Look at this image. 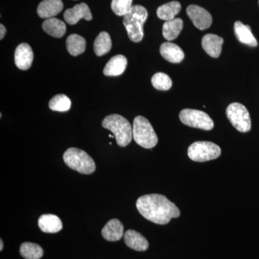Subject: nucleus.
<instances>
[{
    "label": "nucleus",
    "mask_w": 259,
    "mask_h": 259,
    "mask_svg": "<svg viewBox=\"0 0 259 259\" xmlns=\"http://www.w3.org/2000/svg\"><path fill=\"white\" fill-rule=\"evenodd\" d=\"M136 207L143 217L158 225H166L172 218L180 215L176 204L161 194L141 196L136 202Z\"/></svg>",
    "instance_id": "f257e3e1"
},
{
    "label": "nucleus",
    "mask_w": 259,
    "mask_h": 259,
    "mask_svg": "<svg viewBox=\"0 0 259 259\" xmlns=\"http://www.w3.org/2000/svg\"><path fill=\"white\" fill-rule=\"evenodd\" d=\"M148 18V12L141 5H134L124 16L123 25L130 40L139 42L144 37V25Z\"/></svg>",
    "instance_id": "f03ea898"
},
{
    "label": "nucleus",
    "mask_w": 259,
    "mask_h": 259,
    "mask_svg": "<svg viewBox=\"0 0 259 259\" xmlns=\"http://www.w3.org/2000/svg\"><path fill=\"white\" fill-rule=\"evenodd\" d=\"M102 127L111 131L115 136L117 144L125 147L131 144L133 138V127L125 117L117 114L107 116L102 122Z\"/></svg>",
    "instance_id": "7ed1b4c3"
},
{
    "label": "nucleus",
    "mask_w": 259,
    "mask_h": 259,
    "mask_svg": "<svg viewBox=\"0 0 259 259\" xmlns=\"http://www.w3.org/2000/svg\"><path fill=\"white\" fill-rule=\"evenodd\" d=\"M63 159L66 166L81 175H92L96 170L93 158L79 148H68L64 153Z\"/></svg>",
    "instance_id": "20e7f679"
},
{
    "label": "nucleus",
    "mask_w": 259,
    "mask_h": 259,
    "mask_svg": "<svg viewBox=\"0 0 259 259\" xmlns=\"http://www.w3.org/2000/svg\"><path fill=\"white\" fill-rule=\"evenodd\" d=\"M133 138L136 144L147 149L154 148L158 144L157 135L149 121L143 116H137L134 119Z\"/></svg>",
    "instance_id": "39448f33"
},
{
    "label": "nucleus",
    "mask_w": 259,
    "mask_h": 259,
    "mask_svg": "<svg viewBox=\"0 0 259 259\" xmlns=\"http://www.w3.org/2000/svg\"><path fill=\"white\" fill-rule=\"evenodd\" d=\"M187 153L192 161L204 162L219 157L221 154V149L214 143L209 141H197L189 147Z\"/></svg>",
    "instance_id": "423d86ee"
},
{
    "label": "nucleus",
    "mask_w": 259,
    "mask_h": 259,
    "mask_svg": "<svg viewBox=\"0 0 259 259\" xmlns=\"http://www.w3.org/2000/svg\"><path fill=\"white\" fill-rule=\"evenodd\" d=\"M226 115L233 127L241 133H247L251 128L250 114L244 105L234 102L226 109Z\"/></svg>",
    "instance_id": "0eeeda50"
},
{
    "label": "nucleus",
    "mask_w": 259,
    "mask_h": 259,
    "mask_svg": "<svg viewBox=\"0 0 259 259\" xmlns=\"http://www.w3.org/2000/svg\"><path fill=\"white\" fill-rule=\"evenodd\" d=\"M180 119L182 123L195 128L211 131L214 127L211 117L201 110L185 109L180 112Z\"/></svg>",
    "instance_id": "6e6552de"
},
{
    "label": "nucleus",
    "mask_w": 259,
    "mask_h": 259,
    "mask_svg": "<svg viewBox=\"0 0 259 259\" xmlns=\"http://www.w3.org/2000/svg\"><path fill=\"white\" fill-rule=\"evenodd\" d=\"M187 14L194 26L199 30H206L212 25V15L208 11L197 5H190L187 8Z\"/></svg>",
    "instance_id": "1a4fd4ad"
},
{
    "label": "nucleus",
    "mask_w": 259,
    "mask_h": 259,
    "mask_svg": "<svg viewBox=\"0 0 259 259\" xmlns=\"http://www.w3.org/2000/svg\"><path fill=\"white\" fill-rule=\"evenodd\" d=\"M65 21L69 25H75L81 19L90 21L93 19V15L90 8L86 3L75 5L74 8L66 10L64 14Z\"/></svg>",
    "instance_id": "9d476101"
},
{
    "label": "nucleus",
    "mask_w": 259,
    "mask_h": 259,
    "mask_svg": "<svg viewBox=\"0 0 259 259\" xmlns=\"http://www.w3.org/2000/svg\"><path fill=\"white\" fill-rule=\"evenodd\" d=\"M33 61V52L29 44H20L15 52V63L17 67L21 70H28Z\"/></svg>",
    "instance_id": "9b49d317"
},
{
    "label": "nucleus",
    "mask_w": 259,
    "mask_h": 259,
    "mask_svg": "<svg viewBox=\"0 0 259 259\" xmlns=\"http://www.w3.org/2000/svg\"><path fill=\"white\" fill-rule=\"evenodd\" d=\"M124 226L119 220L112 219L102 230V236L107 241H118L124 236Z\"/></svg>",
    "instance_id": "f8f14e48"
},
{
    "label": "nucleus",
    "mask_w": 259,
    "mask_h": 259,
    "mask_svg": "<svg viewBox=\"0 0 259 259\" xmlns=\"http://www.w3.org/2000/svg\"><path fill=\"white\" fill-rule=\"evenodd\" d=\"M223 37L214 34H207L202 37V47L204 51L212 58H218L222 51Z\"/></svg>",
    "instance_id": "ddd939ff"
},
{
    "label": "nucleus",
    "mask_w": 259,
    "mask_h": 259,
    "mask_svg": "<svg viewBox=\"0 0 259 259\" xmlns=\"http://www.w3.org/2000/svg\"><path fill=\"white\" fill-rule=\"evenodd\" d=\"M64 8L61 0H44L37 7V13L44 19L54 18L60 13Z\"/></svg>",
    "instance_id": "4468645a"
},
{
    "label": "nucleus",
    "mask_w": 259,
    "mask_h": 259,
    "mask_svg": "<svg viewBox=\"0 0 259 259\" xmlns=\"http://www.w3.org/2000/svg\"><path fill=\"white\" fill-rule=\"evenodd\" d=\"M160 54L165 60L173 64H179L185 59L184 51L179 46L173 42L162 44L160 47Z\"/></svg>",
    "instance_id": "2eb2a0df"
},
{
    "label": "nucleus",
    "mask_w": 259,
    "mask_h": 259,
    "mask_svg": "<svg viewBox=\"0 0 259 259\" xmlns=\"http://www.w3.org/2000/svg\"><path fill=\"white\" fill-rule=\"evenodd\" d=\"M124 241L127 247L137 251H145L149 243L142 234L134 230H128L124 234Z\"/></svg>",
    "instance_id": "dca6fc26"
},
{
    "label": "nucleus",
    "mask_w": 259,
    "mask_h": 259,
    "mask_svg": "<svg viewBox=\"0 0 259 259\" xmlns=\"http://www.w3.org/2000/svg\"><path fill=\"white\" fill-rule=\"evenodd\" d=\"M38 226L40 231L47 233H56L63 228L60 218L55 214H42L38 219Z\"/></svg>",
    "instance_id": "f3484780"
},
{
    "label": "nucleus",
    "mask_w": 259,
    "mask_h": 259,
    "mask_svg": "<svg viewBox=\"0 0 259 259\" xmlns=\"http://www.w3.org/2000/svg\"><path fill=\"white\" fill-rule=\"evenodd\" d=\"M127 60L125 56L117 55L110 59L103 70L104 74L108 76H120L127 67Z\"/></svg>",
    "instance_id": "a211bd4d"
},
{
    "label": "nucleus",
    "mask_w": 259,
    "mask_h": 259,
    "mask_svg": "<svg viewBox=\"0 0 259 259\" xmlns=\"http://www.w3.org/2000/svg\"><path fill=\"white\" fill-rule=\"evenodd\" d=\"M235 35L242 44L255 47L258 45L256 39L253 35L249 25H244L241 21H236L234 24Z\"/></svg>",
    "instance_id": "6ab92c4d"
},
{
    "label": "nucleus",
    "mask_w": 259,
    "mask_h": 259,
    "mask_svg": "<svg viewBox=\"0 0 259 259\" xmlns=\"http://www.w3.org/2000/svg\"><path fill=\"white\" fill-rule=\"evenodd\" d=\"M42 28L51 36L57 38L64 36L66 31L64 22L55 18L47 19L42 23Z\"/></svg>",
    "instance_id": "aec40b11"
},
{
    "label": "nucleus",
    "mask_w": 259,
    "mask_h": 259,
    "mask_svg": "<svg viewBox=\"0 0 259 259\" xmlns=\"http://www.w3.org/2000/svg\"><path fill=\"white\" fill-rule=\"evenodd\" d=\"M183 29V20L175 18L165 22L163 25V36L168 41L175 40L180 35Z\"/></svg>",
    "instance_id": "412c9836"
},
{
    "label": "nucleus",
    "mask_w": 259,
    "mask_h": 259,
    "mask_svg": "<svg viewBox=\"0 0 259 259\" xmlns=\"http://www.w3.org/2000/svg\"><path fill=\"white\" fill-rule=\"evenodd\" d=\"M181 4L179 2L173 1L161 5L156 11L158 18L165 21L173 20L181 11Z\"/></svg>",
    "instance_id": "4be33fe9"
},
{
    "label": "nucleus",
    "mask_w": 259,
    "mask_h": 259,
    "mask_svg": "<svg viewBox=\"0 0 259 259\" xmlns=\"http://www.w3.org/2000/svg\"><path fill=\"white\" fill-rule=\"evenodd\" d=\"M66 49L71 56L83 54L86 49V40L77 34H72L66 39Z\"/></svg>",
    "instance_id": "5701e85b"
},
{
    "label": "nucleus",
    "mask_w": 259,
    "mask_h": 259,
    "mask_svg": "<svg viewBox=\"0 0 259 259\" xmlns=\"http://www.w3.org/2000/svg\"><path fill=\"white\" fill-rule=\"evenodd\" d=\"M112 48L111 38L107 32H101L94 42V51L97 56L107 54Z\"/></svg>",
    "instance_id": "b1692460"
},
{
    "label": "nucleus",
    "mask_w": 259,
    "mask_h": 259,
    "mask_svg": "<svg viewBox=\"0 0 259 259\" xmlns=\"http://www.w3.org/2000/svg\"><path fill=\"white\" fill-rule=\"evenodd\" d=\"M20 253L25 259H40L44 255V249L36 243L25 242L20 248Z\"/></svg>",
    "instance_id": "393cba45"
},
{
    "label": "nucleus",
    "mask_w": 259,
    "mask_h": 259,
    "mask_svg": "<svg viewBox=\"0 0 259 259\" xmlns=\"http://www.w3.org/2000/svg\"><path fill=\"white\" fill-rule=\"evenodd\" d=\"M49 108L53 111H69L71 106V100L65 95H56L50 100L49 104Z\"/></svg>",
    "instance_id": "a878e982"
},
{
    "label": "nucleus",
    "mask_w": 259,
    "mask_h": 259,
    "mask_svg": "<svg viewBox=\"0 0 259 259\" xmlns=\"http://www.w3.org/2000/svg\"><path fill=\"white\" fill-rule=\"evenodd\" d=\"M153 88L161 91H167L172 86V81L169 76L165 73L158 72L153 75L151 79Z\"/></svg>",
    "instance_id": "bb28decb"
},
{
    "label": "nucleus",
    "mask_w": 259,
    "mask_h": 259,
    "mask_svg": "<svg viewBox=\"0 0 259 259\" xmlns=\"http://www.w3.org/2000/svg\"><path fill=\"white\" fill-rule=\"evenodd\" d=\"M133 0H112L111 8L115 15L125 16L132 8Z\"/></svg>",
    "instance_id": "cd10ccee"
},
{
    "label": "nucleus",
    "mask_w": 259,
    "mask_h": 259,
    "mask_svg": "<svg viewBox=\"0 0 259 259\" xmlns=\"http://www.w3.org/2000/svg\"><path fill=\"white\" fill-rule=\"evenodd\" d=\"M6 32V28H5V27L3 25V24H1V25H0V39H1V40L2 39L4 38Z\"/></svg>",
    "instance_id": "c85d7f7f"
},
{
    "label": "nucleus",
    "mask_w": 259,
    "mask_h": 259,
    "mask_svg": "<svg viewBox=\"0 0 259 259\" xmlns=\"http://www.w3.org/2000/svg\"><path fill=\"white\" fill-rule=\"evenodd\" d=\"M3 247H4V243H3V240H0V250H3Z\"/></svg>",
    "instance_id": "c756f323"
},
{
    "label": "nucleus",
    "mask_w": 259,
    "mask_h": 259,
    "mask_svg": "<svg viewBox=\"0 0 259 259\" xmlns=\"http://www.w3.org/2000/svg\"><path fill=\"white\" fill-rule=\"evenodd\" d=\"M109 137L110 138H112V139H113V136H112V135H109Z\"/></svg>",
    "instance_id": "7c9ffc66"
},
{
    "label": "nucleus",
    "mask_w": 259,
    "mask_h": 259,
    "mask_svg": "<svg viewBox=\"0 0 259 259\" xmlns=\"http://www.w3.org/2000/svg\"><path fill=\"white\" fill-rule=\"evenodd\" d=\"M258 3H259V0H258Z\"/></svg>",
    "instance_id": "2f4dec72"
}]
</instances>
